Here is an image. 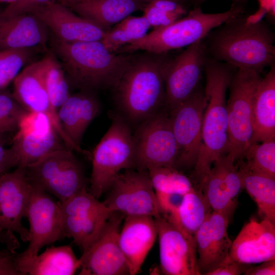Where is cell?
<instances>
[{"label":"cell","mask_w":275,"mask_h":275,"mask_svg":"<svg viewBox=\"0 0 275 275\" xmlns=\"http://www.w3.org/2000/svg\"><path fill=\"white\" fill-rule=\"evenodd\" d=\"M34 48L0 50V79L9 84L31 59Z\"/></svg>","instance_id":"d590c367"},{"label":"cell","mask_w":275,"mask_h":275,"mask_svg":"<svg viewBox=\"0 0 275 275\" xmlns=\"http://www.w3.org/2000/svg\"><path fill=\"white\" fill-rule=\"evenodd\" d=\"M44 81L53 105L59 108L71 94L65 72L52 52L44 58Z\"/></svg>","instance_id":"1f68e13d"},{"label":"cell","mask_w":275,"mask_h":275,"mask_svg":"<svg viewBox=\"0 0 275 275\" xmlns=\"http://www.w3.org/2000/svg\"><path fill=\"white\" fill-rule=\"evenodd\" d=\"M253 117L254 132L251 145L274 139L275 69L273 65L271 66L270 70L265 76L261 78L256 90Z\"/></svg>","instance_id":"f1b7e54d"},{"label":"cell","mask_w":275,"mask_h":275,"mask_svg":"<svg viewBox=\"0 0 275 275\" xmlns=\"http://www.w3.org/2000/svg\"><path fill=\"white\" fill-rule=\"evenodd\" d=\"M212 211L202 191L194 188L183 195L175 216L163 215L195 237L196 232Z\"/></svg>","instance_id":"4dcf8cb0"},{"label":"cell","mask_w":275,"mask_h":275,"mask_svg":"<svg viewBox=\"0 0 275 275\" xmlns=\"http://www.w3.org/2000/svg\"><path fill=\"white\" fill-rule=\"evenodd\" d=\"M19 163L18 157L12 147L5 148L0 138V174L8 172L12 168L17 167Z\"/></svg>","instance_id":"b9f144b4"},{"label":"cell","mask_w":275,"mask_h":275,"mask_svg":"<svg viewBox=\"0 0 275 275\" xmlns=\"http://www.w3.org/2000/svg\"><path fill=\"white\" fill-rule=\"evenodd\" d=\"M59 108L58 116L64 131L80 147L87 128L100 112L98 98L93 90L81 89L71 94Z\"/></svg>","instance_id":"484cf974"},{"label":"cell","mask_w":275,"mask_h":275,"mask_svg":"<svg viewBox=\"0 0 275 275\" xmlns=\"http://www.w3.org/2000/svg\"><path fill=\"white\" fill-rule=\"evenodd\" d=\"M240 6L233 5L228 10L218 13H206L196 7L172 23L153 30L143 38L120 48L116 53L138 50L162 54L173 49L188 47L204 39L208 33L227 21L240 15Z\"/></svg>","instance_id":"5b68a950"},{"label":"cell","mask_w":275,"mask_h":275,"mask_svg":"<svg viewBox=\"0 0 275 275\" xmlns=\"http://www.w3.org/2000/svg\"><path fill=\"white\" fill-rule=\"evenodd\" d=\"M115 25L127 31L133 36L134 40L144 37L150 28L148 21L143 15L135 16L130 15Z\"/></svg>","instance_id":"74e56055"},{"label":"cell","mask_w":275,"mask_h":275,"mask_svg":"<svg viewBox=\"0 0 275 275\" xmlns=\"http://www.w3.org/2000/svg\"><path fill=\"white\" fill-rule=\"evenodd\" d=\"M242 158H245L246 161L242 162L249 170L275 178L274 139L251 144Z\"/></svg>","instance_id":"836d02e7"},{"label":"cell","mask_w":275,"mask_h":275,"mask_svg":"<svg viewBox=\"0 0 275 275\" xmlns=\"http://www.w3.org/2000/svg\"><path fill=\"white\" fill-rule=\"evenodd\" d=\"M17 131L12 147L18 157V166L25 167L50 152L67 148L42 114L28 112Z\"/></svg>","instance_id":"e0dca14e"},{"label":"cell","mask_w":275,"mask_h":275,"mask_svg":"<svg viewBox=\"0 0 275 275\" xmlns=\"http://www.w3.org/2000/svg\"><path fill=\"white\" fill-rule=\"evenodd\" d=\"M0 240L5 243L8 248L14 247L17 243V240L15 238L13 234L2 231L0 229Z\"/></svg>","instance_id":"f6af8a7d"},{"label":"cell","mask_w":275,"mask_h":275,"mask_svg":"<svg viewBox=\"0 0 275 275\" xmlns=\"http://www.w3.org/2000/svg\"><path fill=\"white\" fill-rule=\"evenodd\" d=\"M157 236L154 217L126 216L119 234V243L126 259L130 275L138 273Z\"/></svg>","instance_id":"cb8c5ba5"},{"label":"cell","mask_w":275,"mask_h":275,"mask_svg":"<svg viewBox=\"0 0 275 275\" xmlns=\"http://www.w3.org/2000/svg\"><path fill=\"white\" fill-rule=\"evenodd\" d=\"M32 186L26 214L30 224L29 243L22 253L35 256L43 246L66 237L59 202L47 193Z\"/></svg>","instance_id":"2e32d148"},{"label":"cell","mask_w":275,"mask_h":275,"mask_svg":"<svg viewBox=\"0 0 275 275\" xmlns=\"http://www.w3.org/2000/svg\"><path fill=\"white\" fill-rule=\"evenodd\" d=\"M16 254L9 248L0 250V275H20L16 267Z\"/></svg>","instance_id":"7bdbcfd3"},{"label":"cell","mask_w":275,"mask_h":275,"mask_svg":"<svg viewBox=\"0 0 275 275\" xmlns=\"http://www.w3.org/2000/svg\"><path fill=\"white\" fill-rule=\"evenodd\" d=\"M72 1L73 0H63L64 4Z\"/></svg>","instance_id":"816d5d0a"},{"label":"cell","mask_w":275,"mask_h":275,"mask_svg":"<svg viewBox=\"0 0 275 275\" xmlns=\"http://www.w3.org/2000/svg\"><path fill=\"white\" fill-rule=\"evenodd\" d=\"M232 66L214 59H206L204 70L206 99L201 144L194 166V176L199 185L213 162L228 149L226 92L232 76Z\"/></svg>","instance_id":"277c9868"},{"label":"cell","mask_w":275,"mask_h":275,"mask_svg":"<svg viewBox=\"0 0 275 275\" xmlns=\"http://www.w3.org/2000/svg\"><path fill=\"white\" fill-rule=\"evenodd\" d=\"M53 0H16L0 13V18L29 13Z\"/></svg>","instance_id":"f35d334b"},{"label":"cell","mask_w":275,"mask_h":275,"mask_svg":"<svg viewBox=\"0 0 275 275\" xmlns=\"http://www.w3.org/2000/svg\"><path fill=\"white\" fill-rule=\"evenodd\" d=\"M64 4L104 32L146 5L138 0H73Z\"/></svg>","instance_id":"83f0119b"},{"label":"cell","mask_w":275,"mask_h":275,"mask_svg":"<svg viewBox=\"0 0 275 275\" xmlns=\"http://www.w3.org/2000/svg\"><path fill=\"white\" fill-rule=\"evenodd\" d=\"M143 3H146L147 4H148L154 0H138ZM171 1H175V2H178V3H180L181 4H182L184 1H185L186 0H171Z\"/></svg>","instance_id":"7dc6e473"},{"label":"cell","mask_w":275,"mask_h":275,"mask_svg":"<svg viewBox=\"0 0 275 275\" xmlns=\"http://www.w3.org/2000/svg\"><path fill=\"white\" fill-rule=\"evenodd\" d=\"M133 134L130 125L118 114L91 155L89 192L99 199L123 170L134 169Z\"/></svg>","instance_id":"8992f818"},{"label":"cell","mask_w":275,"mask_h":275,"mask_svg":"<svg viewBox=\"0 0 275 275\" xmlns=\"http://www.w3.org/2000/svg\"><path fill=\"white\" fill-rule=\"evenodd\" d=\"M134 170L157 167L176 168L177 144L169 113L164 108L136 126L133 134Z\"/></svg>","instance_id":"9c48e42d"},{"label":"cell","mask_w":275,"mask_h":275,"mask_svg":"<svg viewBox=\"0 0 275 275\" xmlns=\"http://www.w3.org/2000/svg\"><path fill=\"white\" fill-rule=\"evenodd\" d=\"M147 171L155 192L184 195L195 188L190 179L175 167H153Z\"/></svg>","instance_id":"d6a6232c"},{"label":"cell","mask_w":275,"mask_h":275,"mask_svg":"<svg viewBox=\"0 0 275 275\" xmlns=\"http://www.w3.org/2000/svg\"><path fill=\"white\" fill-rule=\"evenodd\" d=\"M16 0H0V2L3 3V2H6L8 4L12 3L14 2H15Z\"/></svg>","instance_id":"f907efd6"},{"label":"cell","mask_w":275,"mask_h":275,"mask_svg":"<svg viewBox=\"0 0 275 275\" xmlns=\"http://www.w3.org/2000/svg\"><path fill=\"white\" fill-rule=\"evenodd\" d=\"M159 240L160 268L166 275H200L195 237L160 214L154 217Z\"/></svg>","instance_id":"5bb4252c"},{"label":"cell","mask_w":275,"mask_h":275,"mask_svg":"<svg viewBox=\"0 0 275 275\" xmlns=\"http://www.w3.org/2000/svg\"><path fill=\"white\" fill-rule=\"evenodd\" d=\"M48 31L31 13L0 18V50L45 48Z\"/></svg>","instance_id":"d4e9b609"},{"label":"cell","mask_w":275,"mask_h":275,"mask_svg":"<svg viewBox=\"0 0 275 275\" xmlns=\"http://www.w3.org/2000/svg\"><path fill=\"white\" fill-rule=\"evenodd\" d=\"M235 161L227 154L216 159L200 184L212 211L229 219L236 209L237 197L243 188Z\"/></svg>","instance_id":"d6986e66"},{"label":"cell","mask_w":275,"mask_h":275,"mask_svg":"<svg viewBox=\"0 0 275 275\" xmlns=\"http://www.w3.org/2000/svg\"><path fill=\"white\" fill-rule=\"evenodd\" d=\"M125 216L113 212L100 232L79 258L81 275L130 274L119 243L121 222Z\"/></svg>","instance_id":"4fadbf2b"},{"label":"cell","mask_w":275,"mask_h":275,"mask_svg":"<svg viewBox=\"0 0 275 275\" xmlns=\"http://www.w3.org/2000/svg\"><path fill=\"white\" fill-rule=\"evenodd\" d=\"M161 54L132 56L113 88L117 114L135 126L165 108V87Z\"/></svg>","instance_id":"7a4b0ae2"},{"label":"cell","mask_w":275,"mask_h":275,"mask_svg":"<svg viewBox=\"0 0 275 275\" xmlns=\"http://www.w3.org/2000/svg\"><path fill=\"white\" fill-rule=\"evenodd\" d=\"M261 9L274 14L275 0H259Z\"/></svg>","instance_id":"bcb514c9"},{"label":"cell","mask_w":275,"mask_h":275,"mask_svg":"<svg viewBox=\"0 0 275 275\" xmlns=\"http://www.w3.org/2000/svg\"><path fill=\"white\" fill-rule=\"evenodd\" d=\"M15 260L20 275H72L80 267L70 244L52 246L35 256L16 253Z\"/></svg>","instance_id":"4316f807"},{"label":"cell","mask_w":275,"mask_h":275,"mask_svg":"<svg viewBox=\"0 0 275 275\" xmlns=\"http://www.w3.org/2000/svg\"><path fill=\"white\" fill-rule=\"evenodd\" d=\"M240 15L208 33L204 40L206 51L232 67L260 73L274 63L273 33L264 21Z\"/></svg>","instance_id":"6da1fadb"},{"label":"cell","mask_w":275,"mask_h":275,"mask_svg":"<svg viewBox=\"0 0 275 275\" xmlns=\"http://www.w3.org/2000/svg\"><path fill=\"white\" fill-rule=\"evenodd\" d=\"M155 195L160 214L168 216H175L182 202L183 195L161 192H155Z\"/></svg>","instance_id":"ab89813d"},{"label":"cell","mask_w":275,"mask_h":275,"mask_svg":"<svg viewBox=\"0 0 275 275\" xmlns=\"http://www.w3.org/2000/svg\"><path fill=\"white\" fill-rule=\"evenodd\" d=\"M237 170L243 188L256 203L259 214L275 224V178L249 170L242 161Z\"/></svg>","instance_id":"f546056e"},{"label":"cell","mask_w":275,"mask_h":275,"mask_svg":"<svg viewBox=\"0 0 275 275\" xmlns=\"http://www.w3.org/2000/svg\"><path fill=\"white\" fill-rule=\"evenodd\" d=\"M8 84L0 79V90L6 88Z\"/></svg>","instance_id":"c3c4849f"},{"label":"cell","mask_w":275,"mask_h":275,"mask_svg":"<svg viewBox=\"0 0 275 275\" xmlns=\"http://www.w3.org/2000/svg\"><path fill=\"white\" fill-rule=\"evenodd\" d=\"M204 39L190 45L174 59H165L162 75L165 108L170 113L198 89L207 59Z\"/></svg>","instance_id":"7c38bea8"},{"label":"cell","mask_w":275,"mask_h":275,"mask_svg":"<svg viewBox=\"0 0 275 275\" xmlns=\"http://www.w3.org/2000/svg\"><path fill=\"white\" fill-rule=\"evenodd\" d=\"M51 44L64 72L80 89H113L132 57L112 52L100 41L66 42L54 37Z\"/></svg>","instance_id":"3957f363"},{"label":"cell","mask_w":275,"mask_h":275,"mask_svg":"<svg viewBox=\"0 0 275 275\" xmlns=\"http://www.w3.org/2000/svg\"><path fill=\"white\" fill-rule=\"evenodd\" d=\"M29 13L38 17L55 38L63 41H100L104 34L103 30L64 4L52 1Z\"/></svg>","instance_id":"ffe728a7"},{"label":"cell","mask_w":275,"mask_h":275,"mask_svg":"<svg viewBox=\"0 0 275 275\" xmlns=\"http://www.w3.org/2000/svg\"><path fill=\"white\" fill-rule=\"evenodd\" d=\"M103 202L112 212L156 217L161 214L148 172L126 169L114 179Z\"/></svg>","instance_id":"30bf717a"},{"label":"cell","mask_w":275,"mask_h":275,"mask_svg":"<svg viewBox=\"0 0 275 275\" xmlns=\"http://www.w3.org/2000/svg\"><path fill=\"white\" fill-rule=\"evenodd\" d=\"M66 237L83 252L97 237L112 212L84 188L59 202Z\"/></svg>","instance_id":"8fae6325"},{"label":"cell","mask_w":275,"mask_h":275,"mask_svg":"<svg viewBox=\"0 0 275 275\" xmlns=\"http://www.w3.org/2000/svg\"><path fill=\"white\" fill-rule=\"evenodd\" d=\"M260 73L237 69L232 75L227 103L228 131L227 154L235 162L251 145L254 132L253 105L261 80Z\"/></svg>","instance_id":"ba28073f"},{"label":"cell","mask_w":275,"mask_h":275,"mask_svg":"<svg viewBox=\"0 0 275 275\" xmlns=\"http://www.w3.org/2000/svg\"><path fill=\"white\" fill-rule=\"evenodd\" d=\"M257 266L252 265L246 270L245 275H274L275 259L262 262Z\"/></svg>","instance_id":"ee69618b"},{"label":"cell","mask_w":275,"mask_h":275,"mask_svg":"<svg viewBox=\"0 0 275 275\" xmlns=\"http://www.w3.org/2000/svg\"><path fill=\"white\" fill-rule=\"evenodd\" d=\"M13 95L27 111L47 116L67 148L91 157V154L75 144L64 131L59 118L58 109L50 100L41 74L33 72L21 76L14 86Z\"/></svg>","instance_id":"603a6c76"},{"label":"cell","mask_w":275,"mask_h":275,"mask_svg":"<svg viewBox=\"0 0 275 275\" xmlns=\"http://www.w3.org/2000/svg\"><path fill=\"white\" fill-rule=\"evenodd\" d=\"M251 265L232 261L228 257L221 265L206 275H240L244 274Z\"/></svg>","instance_id":"60d3db41"},{"label":"cell","mask_w":275,"mask_h":275,"mask_svg":"<svg viewBox=\"0 0 275 275\" xmlns=\"http://www.w3.org/2000/svg\"><path fill=\"white\" fill-rule=\"evenodd\" d=\"M205 106L204 91L198 89L169 113L178 149L177 169L194 166L196 163L201 147Z\"/></svg>","instance_id":"9a60e30c"},{"label":"cell","mask_w":275,"mask_h":275,"mask_svg":"<svg viewBox=\"0 0 275 275\" xmlns=\"http://www.w3.org/2000/svg\"><path fill=\"white\" fill-rule=\"evenodd\" d=\"M30 184L63 202L90 183L82 166L67 148L50 152L25 167Z\"/></svg>","instance_id":"52a82bcc"},{"label":"cell","mask_w":275,"mask_h":275,"mask_svg":"<svg viewBox=\"0 0 275 275\" xmlns=\"http://www.w3.org/2000/svg\"><path fill=\"white\" fill-rule=\"evenodd\" d=\"M195 1V3L197 4H200L203 2H204L205 1H207V0H194ZM234 1H235L236 2H241L242 1H244V0H233Z\"/></svg>","instance_id":"681fc988"},{"label":"cell","mask_w":275,"mask_h":275,"mask_svg":"<svg viewBox=\"0 0 275 275\" xmlns=\"http://www.w3.org/2000/svg\"><path fill=\"white\" fill-rule=\"evenodd\" d=\"M228 257L251 265L275 259V224L252 218L232 241Z\"/></svg>","instance_id":"7402d4cb"},{"label":"cell","mask_w":275,"mask_h":275,"mask_svg":"<svg viewBox=\"0 0 275 275\" xmlns=\"http://www.w3.org/2000/svg\"><path fill=\"white\" fill-rule=\"evenodd\" d=\"M229 218L212 211L196 232L198 268L200 275H206L228 257L232 241L227 231Z\"/></svg>","instance_id":"44dd1931"},{"label":"cell","mask_w":275,"mask_h":275,"mask_svg":"<svg viewBox=\"0 0 275 275\" xmlns=\"http://www.w3.org/2000/svg\"><path fill=\"white\" fill-rule=\"evenodd\" d=\"M32 189L23 167L0 174V229L17 233L24 242L29 241V232L21 220L26 217Z\"/></svg>","instance_id":"ac0fdd59"},{"label":"cell","mask_w":275,"mask_h":275,"mask_svg":"<svg viewBox=\"0 0 275 275\" xmlns=\"http://www.w3.org/2000/svg\"><path fill=\"white\" fill-rule=\"evenodd\" d=\"M28 112L12 94L0 91V134L17 130L21 119Z\"/></svg>","instance_id":"8d00e7d4"},{"label":"cell","mask_w":275,"mask_h":275,"mask_svg":"<svg viewBox=\"0 0 275 275\" xmlns=\"http://www.w3.org/2000/svg\"><path fill=\"white\" fill-rule=\"evenodd\" d=\"M143 10L153 30L166 26L187 14L182 4L171 0H154L147 4Z\"/></svg>","instance_id":"e575fe53"}]
</instances>
